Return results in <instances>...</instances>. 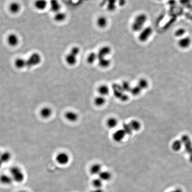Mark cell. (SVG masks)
<instances>
[{
    "mask_svg": "<svg viewBox=\"0 0 192 192\" xmlns=\"http://www.w3.org/2000/svg\"><path fill=\"white\" fill-rule=\"evenodd\" d=\"M49 5L50 9L52 12L56 13L60 11L61 5L58 0H50Z\"/></svg>",
    "mask_w": 192,
    "mask_h": 192,
    "instance_id": "4fadbf2b",
    "label": "cell"
},
{
    "mask_svg": "<svg viewBox=\"0 0 192 192\" xmlns=\"http://www.w3.org/2000/svg\"><path fill=\"white\" fill-rule=\"evenodd\" d=\"M122 129L127 135H131L133 132L129 123H124L122 125Z\"/></svg>",
    "mask_w": 192,
    "mask_h": 192,
    "instance_id": "83f0119b",
    "label": "cell"
},
{
    "mask_svg": "<svg viewBox=\"0 0 192 192\" xmlns=\"http://www.w3.org/2000/svg\"><path fill=\"white\" fill-rule=\"evenodd\" d=\"M186 30L184 28L180 27L175 30L174 32V36L178 39L186 36Z\"/></svg>",
    "mask_w": 192,
    "mask_h": 192,
    "instance_id": "d4e9b609",
    "label": "cell"
},
{
    "mask_svg": "<svg viewBox=\"0 0 192 192\" xmlns=\"http://www.w3.org/2000/svg\"><path fill=\"white\" fill-rule=\"evenodd\" d=\"M102 171V165L99 163L93 165L90 169L91 174L94 175H98Z\"/></svg>",
    "mask_w": 192,
    "mask_h": 192,
    "instance_id": "9a60e30c",
    "label": "cell"
},
{
    "mask_svg": "<svg viewBox=\"0 0 192 192\" xmlns=\"http://www.w3.org/2000/svg\"><path fill=\"white\" fill-rule=\"evenodd\" d=\"M65 117L69 122H75L78 120V115L77 113L73 111L66 112L65 114Z\"/></svg>",
    "mask_w": 192,
    "mask_h": 192,
    "instance_id": "8fae6325",
    "label": "cell"
},
{
    "mask_svg": "<svg viewBox=\"0 0 192 192\" xmlns=\"http://www.w3.org/2000/svg\"><path fill=\"white\" fill-rule=\"evenodd\" d=\"M29 192L27 191L26 190H22L19 191L18 192Z\"/></svg>",
    "mask_w": 192,
    "mask_h": 192,
    "instance_id": "74e56055",
    "label": "cell"
},
{
    "mask_svg": "<svg viewBox=\"0 0 192 192\" xmlns=\"http://www.w3.org/2000/svg\"><path fill=\"white\" fill-rule=\"evenodd\" d=\"M182 147V142L179 140L175 141L172 144V149L175 151H178L180 150Z\"/></svg>",
    "mask_w": 192,
    "mask_h": 192,
    "instance_id": "f1b7e54d",
    "label": "cell"
},
{
    "mask_svg": "<svg viewBox=\"0 0 192 192\" xmlns=\"http://www.w3.org/2000/svg\"><path fill=\"white\" fill-rule=\"evenodd\" d=\"M7 43L11 47H16L18 45L20 42L19 36L16 33H11L9 34L6 38Z\"/></svg>",
    "mask_w": 192,
    "mask_h": 192,
    "instance_id": "52a82bcc",
    "label": "cell"
},
{
    "mask_svg": "<svg viewBox=\"0 0 192 192\" xmlns=\"http://www.w3.org/2000/svg\"><path fill=\"white\" fill-rule=\"evenodd\" d=\"M126 135H127L126 132L122 129H118L114 132L113 134L112 137L113 140L116 142H121L125 138Z\"/></svg>",
    "mask_w": 192,
    "mask_h": 192,
    "instance_id": "ba28073f",
    "label": "cell"
},
{
    "mask_svg": "<svg viewBox=\"0 0 192 192\" xmlns=\"http://www.w3.org/2000/svg\"><path fill=\"white\" fill-rule=\"evenodd\" d=\"M11 158V153L9 152H5L1 153L0 155V160L3 164L9 162Z\"/></svg>",
    "mask_w": 192,
    "mask_h": 192,
    "instance_id": "cb8c5ba5",
    "label": "cell"
},
{
    "mask_svg": "<svg viewBox=\"0 0 192 192\" xmlns=\"http://www.w3.org/2000/svg\"><path fill=\"white\" fill-rule=\"evenodd\" d=\"M190 161L191 162H192V153H191L190 156Z\"/></svg>",
    "mask_w": 192,
    "mask_h": 192,
    "instance_id": "8d00e7d4",
    "label": "cell"
},
{
    "mask_svg": "<svg viewBox=\"0 0 192 192\" xmlns=\"http://www.w3.org/2000/svg\"><path fill=\"white\" fill-rule=\"evenodd\" d=\"M152 33V30L151 28H146V30H144L143 32L141 34L139 37L140 40H141L142 41H145L151 36Z\"/></svg>",
    "mask_w": 192,
    "mask_h": 192,
    "instance_id": "44dd1931",
    "label": "cell"
},
{
    "mask_svg": "<svg viewBox=\"0 0 192 192\" xmlns=\"http://www.w3.org/2000/svg\"><path fill=\"white\" fill-rule=\"evenodd\" d=\"M99 178L103 181H108L111 179V173L108 171H102L98 175Z\"/></svg>",
    "mask_w": 192,
    "mask_h": 192,
    "instance_id": "7402d4cb",
    "label": "cell"
},
{
    "mask_svg": "<svg viewBox=\"0 0 192 192\" xmlns=\"http://www.w3.org/2000/svg\"><path fill=\"white\" fill-rule=\"evenodd\" d=\"M91 192H103L101 189H96L95 190Z\"/></svg>",
    "mask_w": 192,
    "mask_h": 192,
    "instance_id": "e575fe53",
    "label": "cell"
},
{
    "mask_svg": "<svg viewBox=\"0 0 192 192\" xmlns=\"http://www.w3.org/2000/svg\"><path fill=\"white\" fill-rule=\"evenodd\" d=\"M192 40L190 36H185L178 39L177 44L178 47L181 50H185L189 49L191 46Z\"/></svg>",
    "mask_w": 192,
    "mask_h": 192,
    "instance_id": "5b68a950",
    "label": "cell"
},
{
    "mask_svg": "<svg viewBox=\"0 0 192 192\" xmlns=\"http://www.w3.org/2000/svg\"><path fill=\"white\" fill-rule=\"evenodd\" d=\"M121 86L122 89L125 93L127 92H130L131 88H132L130 84L127 81H125V82H123Z\"/></svg>",
    "mask_w": 192,
    "mask_h": 192,
    "instance_id": "4dcf8cb0",
    "label": "cell"
},
{
    "mask_svg": "<svg viewBox=\"0 0 192 192\" xmlns=\"http://www.w3.org/2000/svg\"><path fill=\"white\" fill-rule=\"evenodd\" d=\"M66 17V13L60 11L55 13L54 16V20L57 22H61L65 21Z\"/></svg>",
    "mask_w": 192,
    "mask_h": 192,
    "instance_id": "ac0fdd59",
    "label": "cell"
},
{
    "mask_svg": "<svg viewBox=\"0 0 192 192\" xmlns=\"http://www.w3.org/2000/svg\"><path fill=\"white\" fill-rule=\"evenodd\" d=\"M9 173L13 182L17 183H22L25 180L26 176L25 173L19 167L17 166L11 167L9 170Z\"/></svg>",
    "mask_w": 192,
    "mask_h": 192,
    "instance_id": "6da1fadb",
    "label": "cell"
},
{
    "mask_svg": "<svg viewBox=\"0 0 192 192\" xmlns=\"http://www.w3.org/2000/svg\"><path fill=\"white\" fill-rule=\"evenodd\" d=\"M142 90L140 88L138 85H137L136 86L134 87L131 88V90L129 92L132 95L134 96H138L141 93L142 91Z\"/></svg>",
    "mask_w": 192,
    "mask_h": 192,
    "instance_id": "4316f807",
    "label": "cell"
},
{
    "mask_svg": "<svg viewBox=\"0 0 192 192\" xmlns=\"http://www.w3.org/2000/svg\"><path fill=\"white\" fill-rule=\"evenodd\" d=\"M49 3L46 0H36L34 2V8L39 11H43L46 9Z\"/></svg>",
    "mask_w": 192,
    "mask_h": 192,
    "instance_id": "30bf717a",
    "label": "cell"
},
{
    "mask_svg": "<svg viewBox=\"0 0 192 192\" xmlns=\"http://www.w3.org/2000/svg\"><path fill=\"white\" fill-rule=\"evenodd\" d=\"M96 55L94 53H91V54L88 55L87 57L88 62L89 64H92L94 62L96 59Z\"/></svg>",
    "mask_w": 192,
    "mask_h": 192,
    "instance_id": "d6a6232c",
    "label": "cell"
},
{
    "mask_svg": "<svg viewBox=\"0 0 192 192\" xmlns=\"http://www.w3.org/2000/svg\"><path fill=\"white\" fill-rule=\"evenodd\" d=\"M147 19L146 16L145 14H141L137 16L134 19L132 24V30L136 31L141 30L144 24L146 22Z\"/></svg>",
    "mask_w": 192,
    "mask_h": 192,
    "instance_id": "277c9868",
    "label": "cell"
},
{
    "mask_svg": "<svg viewBox=\"0 0 192 192\" xmlns=\"http://www.w3.org/2000/svg\"><path fill=\"white\" fill-rule=\"evenodd\" d=\"M0 182L5 185H9L13 182L10 174H3L0 176Z\"/></svg>",
    "mask_w": 192,
    "mask_h": 192,
    "instance_id": "5bb4252c",
    "label": "cell"
},
{
    "mask_svg": "<svg viewBox=\"0 0 192 192\" xmlns=\"http://www.w3.org/2000/svg\"><path fill=\"white\" fill-rule=\"evenodd\" d=\"M137 85H138L139 87L142 90H144L148 88L149 86V83L147 80L142 78V79H140Z\"/></svg>",
    "mask_w": 192,
    "mask_h": 192,
    "instance_id": "484cf974",
    "label": "cell"
},
{
    "mask_svg": "<svg viewBox=\"0 0 192 192\" xmlns=\"http://www.w3.org/2000/svg\"><path fill=\"white\" fill-rule=\"evenodd\" d=\"M22 9V6L20 3L17 2H12L9 6V12L13 14H17L20 12Z\"/></svg>",
    "mask_w": 192,
    "mask_h": 192,
    "instance_id": "9c48e42d",
    "label": "cell"
},
{
    "mask_svg": "<svg viewBox=\"0 0 192 192\" xmlns=\"http://www.w3.org/2000/svg\"><path fill=\"white\" fill-rule=\"evenodd\" d=\"M3 164H4L1 161V160H0V168H2V166H3Z\"/></svg>",
    "mask_w": 192,
    "mask_h": 192,
    "instance_id": "d590c367",
    "label": "cell"
},
{
    "mask_svg": "<svg viewBox=\"0 0 192 192\" xmlns=\"http://www.w3.org/2000/svg\"><path fill=\"white\" fill-rule=\"evenodd\" d=\"M98 91L100 95L105 97L108 95L110 92L109 88L105 84L100 85L98 88Z\"/></svg>",
    "mask_w": 192,
    "mask_h": 192,
    "instance_id": "2e32d148",
    "label": "cell"
},
{
    "mask_svg": "<svg viewBox=\"0 0 192 192\" xmlns=\"http://www.w3.org/2000/svg\"><path fill=\"white\" fill-rule=\"evenodd\" d=\"M106 103V99L105 97L99 95L96 97L94 99V103L96 106L101 107L104 105Z\"/></svg>",
    "mask_w": 192,
    "mask_h": 192,
    "instance_id": "603a6c76",
    "label": "cell"
},
{
    "mask_svg": "<svg viewBox=\"0 0 192 192\" xmlns=\"http://www.w3.org/2000/svg\"><path fill=\"white\" fill-rule=\"evenodd\" d=\"M14 66L18 69H23L25 68V58L17 57L14 60Z\"/></svg>",
    "mask_w": 192,
    "mask_h": 192,
    "instance_id": "ffe728a7",
    "label": "cell"
},
{
    "mask_svg": "<svg viewBox=\"0 0 192 192\" xmlns=\"http://www.w3.org/2000/svg\"><path fill=\"white\" fill-rule=\"evenodd\" d=\"M129 123L133 131H138L141 129L142 124L138 120H132Z\"/></svg>",
    "mask_w": 192,
    "mask_h": 192,
    "instance_id": "e0dca14e",
    "label": "cell"
},
{
    "mask_svg": "<svg viewBox=\"0 0 192 192\" xmlns=\"http://www.w3.org/2000/svg\"><path fill=\"white\" fill-rule=\"evenodd\" d=\"M40 114L43 118L48 119L53 114V110L50 107L48 106L43 107L40 111Z\"/></svg>",
    "mask_w": 192,
    "mask_h": 192,
    "instance_id": "7c38bea8",
    "label": "cell"
},
{
    "mask_svg": "<svg viewBox=\"0 0 192 192\" xmlns=\"http://www.w3.org/2000/svg\"><path fill=\"white\" fill-rule=\"evenodd\" d=\"M107 22V20L105 17H100L98 20L97 23H98V26H99V27H104L106 26Z\"/></svg>",
    "mask_w": 192,
    "mask_h": 192,
    "instance_id": "1f68e13d",
    "label": "cell"
},
{
    "mask_svg": "<svg viewBox=\"0 0 192 192\" xmlns=\"http://www.w3.org/2000/svg\"><path fill=\"white\" fill-rule=\"evenodd\" d=\"M80 53V49L78 47H74L65 56V61L68 65H74L78 61V56Z\"/></svg>",
    "mask_w": 192,
    "mask_h": 192,
    "instance_id": "3957f363",
    "label": "cell"
},
{
    "mask_svg": "<svg viewBox=\"0 0 192 192\" xmlns=\"http://www.w3.org/2000/svg\"><path fill=\"white\" fill-rule=\"evenodd\" d=\"M1 153H2V152H1V151H0V155H1Z\"/></svg>",
    "mask_w": 192,
    "mask_h": 192,
    "instance_id": "f35d334b",
    "label": "cell"
},
{
    "mask_svg": "<svg viewBox=\"0 0 192 192\" xmlns=\"http://www.w3.org/2000/svg\"><path fill=\"white\" fill-rule=\"evenodd\" d=\"M55 160L58 164L65 166L69 163L70 157L67 153L63 152H60L56 155Z\"/></svg>",
    "mask_w": 192,
    "mask_h": 192,
    "instance_id": "8992f818",
    "label": "cell"
},
{
    "mask_svg": "<svg viewBox=\"0 0 192 192\" xmlns=\"http://www.w3.org/2000/svg\"><path fill=\"white\" fill-rule=\"evenodd\" d=\"M170 192H183V191H182V190L180 189H177L171 191Z\"/></svg>",
    "mask_w": 192,
    "mask_h": 192,
    "instance_id": "836d02e7",
    "label": "cell"
},
{
    "mask_svg": "<svg viewBox=\"0 0 192 192\" xmlns=\"http://www.w3.org/2000/svg\"><path fill=\"white\" fill-rule=\"evenodd\" d=\"M92 185L96 189H101L103 185V181L99 178H96L93 181Z\"/></svg>",
    "mask_w": 192,
    "mask_h": 192,
    "instance_id": "f546056e",
    "label": "cell"
},
{
    "mask_svg": "<svg viewBox=\"0 0 192 192\" xmlns=\"http://www.w3.org/2000/svg\"><path fill=\"white\" fill-rule=\"evenodd\" d=\"M118 121L116 118L112 117L108 119L106 121V125L109 129H114L118 126Z\"/></svg>",
    "mask_w": 192,
    "mask_h": 192,
    "instance_id": "d6986e66",
    "label": "cell"
},
{
    "mask_svg": "<svg viewBox=\"0 0 192 192\" xmlns=\"http://www.w3.org/2000/svg\"><path fill=\"white\" fill-rule=\"evenodd\" d=\"M42 61L41 54L34 52L31 54L27 59H25V68H31L40 64Z\"/></svg>",
    "mask_w": 192,
    "mask_h": 192,
    "instance_id": "7a4b0ae2",
    "label": "cell"
}]
</instances>
